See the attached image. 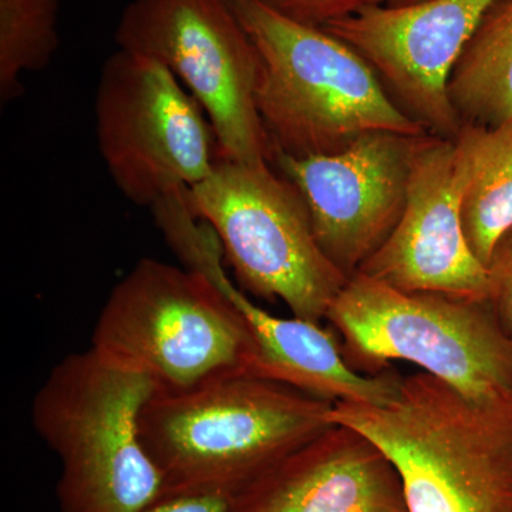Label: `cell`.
<instances>
[{"mask_svg":"<svg viewBox=\"0 0 512 512\" xmlns=\"http://www.w3.org/2000/svg\"><path fill=\"white\" fill-rule=\"evenodd\" d=\"M90 348L164 393L255 377L259 355L247 320L217 285L153 258L140 259L114 286Z\"/></svg>","mask_w":512,"mask_h":512,"instance_id":"5b68a950","label":"cell"},{"mask_svg":"<svg viewBox=\"0 0 512 512\" xmlns=\"http://www.w3.org/2000/svg\"><path fill=\"white\" fill-rule=\"evenodd\" d=\"M116 42L163 63L190 90L210 119L218 158L272 164L256 109L258 55L231 0H131Z\"/></svg>","mask_w":512,"mask_h":512,"instance_id":"ba28073f","label":"cell"},{"mask_svg":"<svg viewBox=\"0 0 512 512\" xmlns=\"http://www.w3.org/2000/svg\"><path fill=\"white\" fill-rule=\"evenodd\" d=\"M231 512H410L399 471L352 427L335 424L234 497Z\"/></svg>","mask_w":512,"mask_h":512,"instance_id":"4fadbf2b","label":"cell"},{"mask_svg":"<svg viewBox=\"0 0 512 512\" xmlns=\"http://www.w3.org/2000/svg\"><path fill=\"white\" fill-rule=\"evenodd\" d=\"M420 2V0H389L387 2V5L389 6H404V5H410V3H416Z\"/></svg>","mask_w":512,"mask_h":512,"instance_id":"44dd1931","label":"cell"},{"mask_svg":"<svg viewBox=\"0 0 512 512\" xmlns=\"http://www.w3.org/2000/svg\"><path fill=\"white\" fill-rule=\"evenodd\" d=\"M266 8L303 25L325 28L363 10L387 5L389 0H258Z\"/></svg>","mask_w":512,"mask_h":512,"instance_id":"ac0fdd59","label":"cell"},{"mask_svg":"<svg viewBox=\"0 0 512 512\" xmlns=\"http://www.w3.org/2000/svg\"><path fill=\"white\" fill-rule=\"evenodd\" d=\"M232 500L225 494H168L138 512H231Z\"/></svg>","mask_w":512,"mask_h":512,"instance_id":"ffe728a7","label":"cell"},{"mask_svg":"<svg viewBox=\"0 0 512 512\" xmlns=\"http://www.w3.org/2000/svg\"><path fill=\"white\" fill-rule=\"evenodd\" d=\"M359 272L400 291L487 299V269L471 251L461 222L453 140L427 138L399 224Z\"/></svg>","mask_w":512,"mask_h":512,"instance_id":"7c38bea8","label":"cell"},{"mask_svg":"<svg viewBox=\"0 0 512 512\" xmlns=\"http://www.w3.org/2000/svg\"><path fill=\"white\" fill-rule=\"evenodd\" d=\"M210 281L247 320L259 350L255 377L288 384L333 404L383 406L399 393L403 377L390 369L375 376L356 372L343 355L342 342L319 323L271 315L232 284L224 268L215 271Z\"/></svg>","mask_w":512,"mask_h":512,"instance_id":"5bb4252c","label":"cell"},{"mask_svg":"<svg viewBox=\"0 0 512 512\" xmlns=\"http://www.w3.org/2000/svg\"><path fill=\"white\" fill-rule=\"evenodd\" d=\"M330 416L390 458L410 512H512V393L468 394L420 372L392 402H338Z\"/></svg>","mask_w":512,"mask_h":512,"instance_id":"6da1fadb","label":"cell"},{"mask_svg":"<svg viewBox=\"0 0 512 512\" xmlns=\"http://www.w3.org/2000/svg\"><path fill=\"white\" fill-rule=\"evenodd\" d=\"M94 119L110 177L141 207L201 183L217 163V141L204 110L153 57L119 49L106 60Z\"/></svg>","mask_w":512,"mask_h":512,"instance_id":"9c48e42d","label":"cell"},{"mask_svg":"<svg viewBox=\"0 0 512 512\" xmlns=\"http://www.w3.org/2000/svg\"><path fill=\"white\" fill-rule=\"evenodd\" d=\"M453 144L464 234L487 266L512 227V120L497 127L464 124Z\"/></svg>","mask_w":512,"mask_h":512,"instance_id":"9a60e30c","label":"cell"},{"mask_svg":"<svg viewBox=\"0 0 512 512\" xmlns=\"http://www.w3.org/2000/svg\"><path fill=\"white\" fill-rule=\"evenodd\" d=\"M494 0H420L375 6L326 25L375 70L384 90L421 128L453 140L461 123L448 100L453 67Z\"/></svg>","mask_w":512,"mask_h":512,"instance_id":"8fae6325","label":"cell"},{"mask_svg":"<svg viewBox=\"0 0 512 512\" xmlns=\"http://www.w3.org/2000/svg\"><path fill=\"white\" fill-rule=\"evenodd\" d=\"M461 126L512 120V0H494L468 39L447 86Z\"/></svg>","mask_w":512,"mask_h":512,"instance_id":"2e32d148","label":"cell"},{"mask_svg":"<svg viewBox=\"0 0 512 512\" xmlns=\"http://www.w3.org/2000/svg\"><path fill=\"white\" fill-rule=\"evenodd\" d=\"M332 409L288 384L224 377L184 392H154L141 410L140 437L165 495L234 498L335 426Z\"/></svg>","mask_w":512,"mask_h":512,"instance_id":"7a4b0ae2","label":"cell"},{"mask_svg":"<svg viewBox=\"0 0 512 512\" xmlns=\"http://www.w3.org/2000/svg\"><path fill=\"white\" fill-rule=\"evenodd\" d=\"M231 2L258 55L256 109L274 156L339 153L377 131L429 134L338 36L285 18L258 0Z\"/></svg>","mask_w":512,"mask_h":512,"instance_id":"3957f363","label":"cell"},{"mask_svg":"<svg viewBox=\"0 0 512 512\" xmlns=\"http://www.w3.org/2000/svg\"><path fill=\"white\" fill-rule=\"evenodd\" d=\"M62 0H0V101L23 93V77L45 69L59 47Z\"/></svg>","mask_w":512,"mask_h":512,"instance_id":"e0dca14e","label":"cell"},{"mask_svg":"<svg viewBox=\"0 0 512 512\" xmlns=\"http://www.w3.org/2000/svg\"><path fill=\"white\" fill-rule=\"evenodd\" d=\"M326 319L342 336L349 366L362 375L404 360L464 393H512V338L488 299L400 291L357 272Z\"/></svg>","mask_w":512,"mask_h":512,"instance_id":"8992f818","label":"cell"},{"mask_svg":"<svg viewBox=\"0 0 512 512\" xmlns=\"http://www.w3.org/2000/svg\"><path fill=\"white\" fill-rule=\"evenodd\" d=\"M187 201L214 229L245 291L281 299L295 318L326 319L349 278L320 248L301 192L272 164L218 158Z\"/></svg>","mask_w":512,"mask_h":512,"instance_id":"52a82bcc","label":"cell"},{"mask_svg":"<svg viewBox=\"0 0 512 512\" xmlns=\"http://www.w3.org/2000/svg\"><path fill=\"white\" fill-rule=\"evenodd\" d=\"M148 377L89 348L63 357L39 387L32 424L60 461V512H138L165 495L141 443Z\"/></svg>","mask_w":512,"mask_h":512,"instance_id":"277c9868","label":"cell"},{"mask_svg":"<svg viewBox=\"0 0 512 512\" xmlns=\"http://www.w3.org/2000/svg\"><path fill=\"white\" fill-rule=\"evenodd\" d=\"M429 136L377 131L339 153L275 154L272 165L308 205L320 248L348 278L383 247L399 224L414 163Z\"/></svg>","mask_w":512,"mask_h":512,"instance_id":"30bf717a","label":"cell"},{"mask_svg":"<svg viewBox=\"0 0 512 512\" xmlns=\"http://www.w3.org/2000/svg\"><path fill=\"white\" fill-rule=\"evenodd\" d=\"M485 269L488 278V302L501 328L512 338V227L494 245Z\"/></svg>","mask_w":512,"mask_h":512,"instance_id":"d6986e66","label":"cell"}]
</instances>
